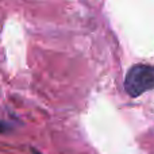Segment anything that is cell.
I'll use <instances>...</instances> for the list:
<instances>
[{
    "mask_svg": "<svg viewBox=\"0 0 154 154\" xmlns=\"http://www.w3.org/2000/svg\"><path fill=\"white\" fill-rule=\"evenodd\" d=\"M125 89L131 97L154 89V65L137 64L128 69L125 77Z\"/></svg>",
    "mask_w": 154,
    "mask_h": 154,
    "instance_id": "obj_1",
    "label": "cell"
},
{
    "mask_svg": "<svg viewBox=\"0 0 154 154\" xmlns=\"http://www.w3.org/2000/svg\"><path fill=\"white\" fill-rule=\"evenodd\" d=\"M10 130H11L10 125L0 120V134H4V133H7V131H10Z\"/></svg>",
    "mask_w": 154,
    "mask_h": 154,
    "instance_id": "obj_2",
    "label": "cell"
},
{
    "mask_svg": "<svg viewBox=\"0 0 154 154\" xmlns=\"http://www.w3.org/2000/svg\"><path fill=\"white\" fill-rule=\"evenodd\" d=\"M31 152H32V154H41L39 152H37V150H35V149H32V150H31Z\"/></svg>",
    "mask_w": 154,
    "mask_h": 154,
    "instance_id": "obj_3",
    "label": "cell"
}]
</instances>
